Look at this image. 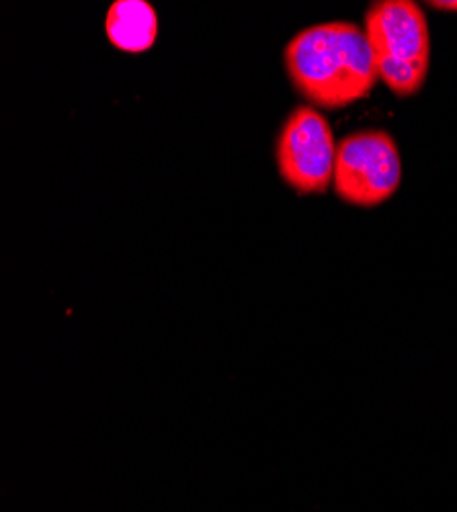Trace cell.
<instances>
[{
    "mask_svg": "<svg viewBox=\"0 0 457 512\" xmlns=\"http://www.w3.org/2000/svg\"><path fill=\"white\" fill-rule=\"evenodd\" d=\"M285 68L298 93L324 109L365 99L378 80L365 31L345 21L298 33L285 48Z\"/></svg>",
    "mask_w": 457,
    "mask_h": 512,
    "instance_id": "cell-1",
    "label": "cell"
},
{
    "mask_svg": "<svg viewBox=\"0 0 457 512\" xmlns=\"http://www.w3.org/2000/svg\"><path fill=\"white\" fill-rule=\"evenodd\" d=\"M365 37L378 78L398 97L417 95L427 80L431 37L423 9L410 0L373 3Z\"/></svg>",
    "mask_w": 457,
    "mask_h": 512,
    "instance_id": "cell-2",
    "label": "cell"
},
{
    "mask_svg": "<svg viewBox=\"0 0 457 512\" xmlns=\"http://www.w3.org/2000/svg\"><path fill=\"white\" fill-rule=\"evenodd\" d=\"M402 162L390 134L367 130L347 136L337 150V195L359 207L388 201L400 187Z\"/></svg>",
    "mask_w": 457,
    "mask_h": 512,
    "instance_id": "cell-3",
    "label": "cell"
},
{
    "mask_svg": "<svg viewBox=\"0 0 457 512\" xmlns=\"http://www.w3.org/2000/svg\"><path fill=\"white\" fill-rule=\"evenodd\" d=\"M337 150L326 117L314 107H298L277 140L279 175L298 193H324L335 181Z\"/></svg>",
    "mask_w": 457,
    "mask_h": 512,
    "instance_id": "cell-4",
    "label": "cell"
},
{
    "mask_svg": "<svg viewBox=\"0 0 457 512\" xmlns=\"http://www.w3.org/2000/svg\"><path fill=\"white\" fill-rule=\"evenodd\" d=\"M105 29L117 50L140 54L156 41L158 19L144 0H117L109 7Z\"/></svg>",
    "mask_w": 457,
    "mask_h": 512,
    "instance_id": "cell-5",
    "label": "cell"
},
{
    "mask_svg": "<svg viewBox=\"0 0 457 512\" xmlns=\"http://www.w3.org/2000/svg\"><path fill=\"white\" fill-rule=\"evenodd\" d=\"M431 7H435V9H439V11H455L457 13V0H453V3H429Z\"/></svg>",
    "mask_w": 457,
    "mask_h": 512,
    "instance_id": "cell-6",
    "label": "cell"
}]
</instances>
